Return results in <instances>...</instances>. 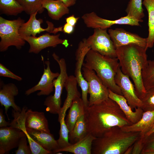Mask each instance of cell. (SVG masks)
Listing matches in <instances>:
<instances>
[{
	"mask_svg": "<svg viewBox=\"0 0 154 154\" xmlns=\"http://www.w3.org/2000/svg\"><path fill=\"white\" fill-rule=\"evenodd\" d=\"M88 130L95 137H100L112 127H121L132 124L119 105L109 98L85 110Z\"/></svg>",
	"mask_w": 154,
	"mask_h": 154,
	"instance_id": "1",
	"label": "cell"
},
{
	"mask_svg": "<svg viewBox=\"0 0 154 154\" xmlns=\"http://www.w3.org/2000/svg\"><path fill=\"white\" fill-rule=\"evenodd\" d=\"M116 48L121 70L132 80L137 95L140 99L146 92L143 83L142 72L147 64V49L134 44Z\"/></svg>",
	"mask_w": 154,
	"mask_h": 154,
	"instance_id": "2",
	"label": "cell"
},
{
	"mask_svg": "<svg viewBox=\"0 0 154 154\" xmlns=\"http://www.w3.org/2000/svg\"><path fill=\"white\" fill-rule=\"evenodd\" d=\"M140 132H126L120 127H111L93 141L92 154H124L139 137Z\"/></svg>",
	"mask_w": 154,
	"mask_h": 154,
	"instance_id": "3",
	"label": "cell"
},
{
	"mask_svg": "<svg viewBox=\"0 0 154 154\" xmlns=\"http://www.w3.org/2000/svg\"><path fill=\"white\" fill-rule=\"evenodd\" d=\"M82 66L95 71L104 85L113 92L122 95L115 81L120 67L118 58L103 55L91 49L87 53Z\"/></svg>",
	"mask_w": 154,
	"mask_h": 154,
	"instance_id": "4",
	"label": "cell"
},
{
	"mask_svg": "<svg viewBox=\"0 0 154 154\" xmlns=\"http://www.w3.org/2000/svg\"><path fill=\"white\" fill-rule=\"evenodd\" d=\"M25 23V20L20 17L9 20L0 17L1 52L6 51L11 46L20 50L24 46L26 41L21 36L19 30Z\"/></svg>",
	"mask_w": 154,
	"mask_h": 154,
	"instance_id": "5",
	"label": "cell"
},
{
	"mask_svg": "<svg viewBox=\"0 0 154 154\" xmlns=\"http://www.w3.org/2000/svg\"><path fill=\"white\" fill-rule=\"evenodd\" d=\"M52 56L59 66L60 72L58 76L53 82L54 89V95L48 96L45 100L44 104L46 107V111L53 114H58L61 108V94L68 76L64 59L60 58L54 52Z\"/></svg>",
	"mask_w": 154,
	"mask_h": 154,
	"instance_id": "6",
	"label": "cell"
},
{
	"mask_svg": "<svg viewBox=\"0 0 154 154\" xmlns=\"http://www.w3.org/2000/svg\"><path fill=\"white\" fill-rule=\"evenodd\" d=\"M82 41L88 48L103 55L117 58L116 48L107 29H94L93 34Z\"/></svg>",
	"mask_w": 154,
	"mask_h": 154,
	"instance_id": "7",
	"label": "cell"
},
{
	"mask_svg": "<svg viewBox=\"0 0 154 154\" xmlns=\"http://www.w3.org/2000/svg\"><path fill=\"white\" fill-rule=\"evenodd\" d=\"M82 69L83 77L88 84V106L99 103L108 98L109 89L95 71L83 66Z\"/></svg>",
	"mask_w": 154,
	"mask_h": 154,
	"instance_id": "8",
	"label": "cell"
},
{
	"mask_svg": "<svg viewBox=\"0 0 154 154\" xmlns=\"http://www.w3.org/2000/svg\"><path fill=\"white\" fill-rule=\"evenodd\" d=\"M82 18L86 27L94 29H107L114 25H127L139 26L140 21L135 18L126 15L115 20H109L98 16L94 12L84 14Z\"/></svg>",
	"mask_w": 154,
	"mask_h": 154,
	"instance_id": "9",
	"label": "cell"
},
{
	"mask_svg": "<svg viewBox=\"0 0 154 154\" xmlns=\"http://www.w3.org/2000/svg\"><path fill=\"white\" fill-rule=\"evenodd\" d=\"M59 34L51 35L46 33L39 37L30 36L23 38L30 45L28 52L29 53L38 54L42 50L48 47H55L59 44H62L67 47L69 45L67 40L60 38Z\"/></svg>",
	"mask_w": 154,
	"mask_h": 154,
	"instance_id": "10",
	"label": "cell"
},
{
	"mask_svg": "<svg viewBox=\"0 0 154 154\" xmlns=\"http://www.w3.org/2000/svg\"><path fill=\"white\" fill-rule=\"evenodd\" d=\"M129 78L122 72L120 67L115 76V82L132 109L141 108L142 101L137 95L134 85Z\"/></svg>",
	"mask_w": 154,
	"mask_h": 154,
	"instance_id": "11",
	"label": "cell"
},
{
	"mask_svg": "<svg viewBox=\"0 0 154 154\" xmlns=\"http://www.w3.org/2000/svg\"><path fill=\"white\" fill-rule=\"evenodd\" d=\"M90 49L85 45L82 41H81L79 43L75 54L76 62L75 77L78 86L81 89L82 99L84 105L85 110L88 106L89 101L87 98L88 84L83 77L82 69L86 55Z\"/></svg>",
	"mask_w": 154,
	"mask_h": 154,
	"instance_id": "12",
	"label": "cell"
},
{
	"mask_svg": "<svg viewBox=\"0 0 154 154\" xmlns=\"http://www.w3.org/2000/svg\"><path fill=\"white\" fill-rule=\"evenodd\" d=\"M37 13V12L30 15L29 19L28 21L23 23L20 27L19 33L22 38L30 36L35 37L37 34L44 31L54 34L59 31H63V27L55 28L53 24L48 21H46L48 25L47 28L46 29L42 28L41 25L43 23V20L41 19H36V16Z\"/></svg>",
	"mask_w": 154,
	"mask_h": 154,
	"instance_id": "13",
	"label": "cell"
},
{
	"mask_svg": "<svg viewBox=\"0 0 154 154\" xmlns=\"http://www.w3.org/2000/svg\"><path fill=\"white\" fill-rule=\"evenodd\" d=\"M46 65L45 68L44 66L43 73L38 83L35 85L30 88L25 92V94L29 96L37 91L40 92L37 93V95L48 96L54 89L53 82L59 75L60 73L54 72L51 71L50 67V62L46 60L44 62Z\"/></svg>",
	"mask_w": 154,
	"mask_h": 154,
	"instance_id": "14",
	"label": "cell"
},
{
	"mask_svg": "<svg viewBox=\"0 0 154 154\" xmlns=\"http://www.w3.org/2000/svg\"><path fill=\"white\" fill-rule=\"evenodd\" d=\"M108 33L116 48L134 44L147 49V38L142 37L137 34L127 31L122 28L110 29Z\"/></svg>",
	"mask_w": 154,
	"mask_h": 154,
	"instance_id": "15",
	"label": "cell"
},
{
	"mask_svg": "<svg viewBox=\"0 0 154 154\" xmlns=\"http://www.w3.org/2000/svg\"><path fill=\"white\" fill-rule=\"evenodd\" d=\"M25 135L22 130L11 126L0 128V154L9 153L18 147L21 138Z\"/></svg>",
	"mask_w": 154,
	"mask_h": 154,
	"instance_id": "16",
	"label": "cell"
},
{
	"mask_svg": "<svg viewBox=\"0 0 154 154\" xmlns=\"http://www.w3.org/2000/svg\"><path fill=\"white\" fill-rule=\"evenodd\" d=\"M27 108L24 106L21 111H16L13 109L12 116L13 119L11 122L10 126L22 131L26 135L32 154H50L52 152L48 151L42 147L35 141L27 133L25 126V121Z\"/></svg>",
	"mask_w": 154,
	"mask_h": 154,
	"instance_id": "17",
	"label": "cell"
},
{
	"mask_svg": "<svg viewBox=\"0 0 154 154\" xmlns=\"http://www.w3.org/2000/svg\"><path fill=\"white\" fill-rule=\"evenodd\" d=\"M19 94L17 87L13 83L4 84L0 80V103L5 108V113L9 120L7 112L10 107L16 111H21L22 109L15 103V97Z\"/></svg>",
	"mask_w": 154,
	"mask_h": 154,
	"instance_id": "18",
	"label": "cell"
},
{
	"mask_svg": "<svg viewBox=\"0 0 154 154\" xmlns=\"http://www.w3.org/2000/svg\"><path fill=\"white\" fill-rule=\"evenodd\" d=\"M109 98L117 103L127 119L132 124L136 123L141 119L144 112L141 108H136L133 111L123 95L116 94L109 89Z\"/></svg>",
	"mask_w": 154,
	"mask_h": 154,
	"instance_id": "19",
	"label": "cell"
},
{
	"mask_svg": "<svg viewBox=\"0 0 154 154\" xmlns=\"http://www.w3.org/2000/svg\"><path fill=\"white\" fill-rule=\"evenodd\" d=\"M27 129H31L50 133L48 120L44 113L28 109L25 121Z\"/></svg>",
	"mask_w": 154,
	"mask_h": 154,
	"instance_id": "20",
	"label": "cell"
},
{
	"mask_svg": "<svg viewBox=\"0 0 154 154\" xmlns=\"http://www.w3.org/2000/svg\"><path fill=\"white\" fill-rule=\"evenodd\" d=\"M96 137L89 133L84 137L68 146L56 149L53 153L66 152L74 154H91L92 143Z\"/></svg>",
	"mask_w": 154,
	"mask_h": 154,
	"instance_id": "21",
	"label": "cell"
},
{
	"mask_svg": "<svg viewBox=\"0 0 154 154\" xmlns=\"http://www.w3.org/2000/svg\"><path fill=\"white\" fill-rule=\"evenodd\" d=\"M154 125V110H153L144 112L141 119L136 123L121 128L124 131L141 132L146 135Z\"/></svg>",
	"mask_w": 154,
	"mask_h": 154,
	"instance_id": "22",
	"label": "cell"
},
{
	"mask_svg": "<svg viewBox=\"0 0 154 154\" xmlns=\"http://www.w3.org/2000/svg\"><path fill=\"white\" fill-rule=\"evenodd\" d=\"M26 130L31 137L45 149L52 153L59 148L57 140L50 132L31 129Z\"/></svg>",
	"mask_w": 154,
	"mask_h": 154,
	"instance_id": "23",
	"label": "cell"
},
{
	"mask_svg": "<svg viewBox=\"0 0 154 154\" xmlns=\"http://www.w3.org/2000/svg\"><path fill=\"white\" fill-rule=\"evenodd\" d=\"M42 6L47 10L48 16L54 20H59L69 12L68 7L62 0H42Z\"/></svg>",
	"mask_w": 154,
	"mask_h": 154,
	"instance_id": "24",
	"label": "cell"
},
{
	"mask_svg": "<svg viewBox=\"0 0 154 154\" xmlns=\"http://www.w3.org/2000/svg\"><path fill=\"white\" fill-rule=\"evenodd\" d=\"M84 110V105L82 98H77L72 101L65 120L69 133L72 130L77 121Z\"/></svg>",
	"mask_w": 154,
	"mask_h": 154,
	"instance_id": "25",
	"label": "cell"
},
{
	"mask_svg": "<svg viewBox=\"0 0 154 154\" xmlns=\"http://www.w3.org/2000/svg\"><path fill=\"white\" fill-rule=\"evenodd\" d=\"M89 133L84 110L78 118L72 130L69 134V142L72 144H74Z\"/></svg>",
	"mask_w": 154,
	"mask_h": 154,
	"instance_id": "26",
	"label": "cell"
},
{
	"mask_svg": "<svg viewBox=\"0 0 154 154\" xmlns=\"http://www.w3.org/2000/svg\"><path fill=\"white\" fill-rule=\"evenodd\" d=\"M143 5L148 13V35L147 37V49L154 45V0H144Z\"/></svg>",
	"mask_w": 154,
	"mask_h": 154,
	"instance_id": "27",
	"label": "cell"
},
{
	"mask_svg": "<svg viewBox=\"0 0 154 154\" xmlns=\"http://www.w3.org/2000/svg\"><path fill=\"white\" fill-rule=\"evenodd\" d=\"M1 14L17 16L24 11L21 6L16 0H0Z\"/></svg>",
	"mask_w": 154,
	"mask_h": 154,
	"instance_id": "28",
	"label": "cell"
},
{
	"mask_svg": "<svg viewBox=\"0 0 154 154\" xmlns=\"http://www.w3.org/2000/svg\"><path fill=\"white\" fill-rule=\"evenodd\" d=\"M142 0H130L125 10L127 15L133 17L142 22V19L144 17L142 8Z\"/></svg>",
	"mask_w": 154,
	"mask_h": 154,
	"instance_id": "29",
	"label": "cell"
},
{
	"mask_svg": "<svg viewBox=\"0 0 154 154\" xmlns=\"http://www.w3.org/2000/svg\"><path fill=\"white\" fill-rule=\"evenodd\" d=\"M142 77L146 90L154 88V60H148L147 66L142 70Z\"/></svg>",
	"mask_w": 154,
	"mask_h": 154,
	"instance_id": "30",
	"label": "cell"
},
{
	"mask_svg": "<svg viewBox=\"0 0 154 154\" xmlns=\"http://www.w3.org/2000/svg\"><path fill=\"white\" fill-rule=\"evenodd\" d=\"M23 8L27 14L31 15L38 12L42 13L44 9L42 6V0H16Z\"/></svg>",
	"mask_w": 154,
	"mask_h": 154,
	"instance_id": "31",
	"label": "cell"
},
{
	"mask_svg": "<svg viewBox=\"0 0 154 154\" xmlns=\"http://www.w3.org/2000/svg\"><path fill=\"white\" fill-rule=\"evenodd\" d=\"M65 117H63L59 121L60 125L59 137L57 141L59 148H63L72 144L69 140V131L65 122Z\"/></svg>",
	"mask_w": 154,
	"mask_h": 154,
	"instance_id": "32",
	"label": "cell"
},
{
	"mask_svg": "<svg viewBox=\"0 0 154 154\" xmlns=\"http://www.w3.org/2000/svg\"><path fill=\"white\" fill-rule=\"evenodd\" d=\"M140 99L142 102L141 108L144 112L154 110V88L146 90Z\"/></svg>",
	"mask_w": 154,
	"mask_h": 154,
	"instance_id": "33",
	"label": "cell"
},
{
	"mask_svg": "<svg viewBox=\"0 0 154 154\" xmlns=\"http://www.w3.org/2000/svg\"><path fill=\"white\" fill-rule=\"evenodd\" d=\"M141 154H154V132L145 135Z\"/></svg>",
	"mask_w": 154,
	"mask_h": 154,
	"instance_id": "34",
	"label": "cell"
},
{
	"mask_svg": "<svg viewBox=\"0 0 154 154\" xmlns=\"http://www.w3.org/2000/svg\"><path fill=\"white\" fill-rule=\"evenodd\" d=\"M27 138L25 135L21 139L18 149L15 151V154H31V151L30 145L27 143Z\"/></svg>",
	"mask_w": 154,
	"mask_h": 154,
	"instance_id": "35",
	"label": "cell"
},
{
	"mask_svg": "<svg viewBox=\"0 0 154 154\" xmlns=\"http://www.w3.org/2000/svg\"><path fill=\"white\" fill-rule=\"evenodd\" d=\"M145 135V134L140 132L139 137L133 144L132 154H141Z\"/></svg>",
	"mask_w": 154,
	"mask_h": 154,
	"instance_id": "36",
	"label": "cell"
},
{
	"mask_svg": "<svg viewBox=\"0 0 154 154\" xmlns=\"http://www.w3.org/2000/svg\"><path fill=\"white\" fill-rule=\"evenodd\" d=\"M0 76L9 78L19 81L22 80L21 77L13 73L1 63L0 64Z\"/></svg>",
	"mask_w": 154,
	"mask_h": 154,
	"instance_id": "37",
	"label": "cell"
},
{
	"mask_svg": "<svg viewBox=\"0 0 154 154\" xmlns=\"http://www.w3.org/2000/svg\"><path fill=\"white\" fill-rule=\"evenodd\" d=\"M11 122L7 121L5 120V116L3 114L2 109L0 110V127H3L10 126Z\"/></svg>",
	"mask_w": 154,
	"mask_h": 154,
	"instance_id": "38",
	"label": "cell"
},
{
	"mask_svg": "<svg viewBox=\"0 0 154 154\" xmlns=\"http://www.w3.org/2000/svg\"><path fill=\"white\" fill-rule=\"evenodd\" d=\"M79 18V17H76L74 15H72L65 19L66 23L74 27Z\"/></svg>",
	"mask_w": 154,
	"mask_h": 154,
	"instance_id": "39",
	"label": "cell"
},
{
	"mask_svg": "<svg viewBox=\"0 0 154 154\" xmlns=\"http://www.w3.org/2000/svg\"><path fill=\"white\" fill-rule=\"evenodd\" d=\"M74 27L66 23L63 27V31L65 33L70 34L74 31Z\"/></svg>",
	"mask_w": 154,
	"mask_h": 154,
	"instance_id": "40",
	"label": "cell"
},
{
	"mask_svg": "<svg viewBox=\"0 0 154 154\" xmlns=\"http://www.w3.org/2000/svg\"><path fill=\"white\" fill-rule=\"evenodd\" d=\"M77 0H62V1L68 7L74 5L76 3Z\"/></svg>",
	"mask_w": 154,
	"mask_h": 154,
	"instance_id": "41",
	"label": "cell"
},
{
	"mask_svg": "<svg viewBox=\"0 0 154 154\" xmlns=\"http://www.w3.org/2000/svg\"><path fill=\"white\" fill-rule=\"evenodd\" d=\"M133 145L129 147L126 150L124 154H131L132 153Z\"/></svg>",
	"mask_w": 154,
	"mask_h": 154,
	"instance_id": "42",
	"label": "cell"
},
{
	"mask_svg": "<svg viewBox=\"0 0 154 154\" xmlns=\"http://www.w3.org/2000/svg\"><path fill=\"white\" fill-rule=\"evenodd\" d=\"M153 132H154V125L151 129L147 133L146 135H148Z\"/></svg>",
	"mask_w": 154,
	"mask_h": 154,
	"instance_id": "43",
	"label": "cell"
},
{
	"mask_svg": "<svg viewBox=\"0 0 154 154\" xmlns=\"http://www.w3.org/2000/svg\"></svg>",
	"mask_w": 154,
	"mask_h": 154,
	"instance_id": "44",
	"label": "cell"
}]
</instances>
